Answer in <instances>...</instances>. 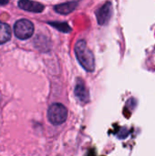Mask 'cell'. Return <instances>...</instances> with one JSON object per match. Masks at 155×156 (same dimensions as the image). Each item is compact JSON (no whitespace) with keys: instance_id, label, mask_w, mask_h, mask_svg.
Returning a JSON list of instances; mask_svg holds the SVG:
<instances>
[{"instance_id":"1","label":"cell","mask_w":155,"mask_h":156,"mask_svg":"<svg viewBox=\"0 0 155 156\" xmlns=\"http://www.w3.org/2000/svg\"><path fill=\"white\" fill-rule=\"evenodd\" d=\"M76 58L81 67L88 72L95 70V58L93 52L88 48L87 42L84 39H79L74 46Z\"/></svg>"},{"instance_id":"2","label":"cell","mask_w":155,"mask_h":156,"mask_svg":"<svg viewBox=\"0 0 155 156\" xmlns=\"http://www.w3.org/2000/svg\"><path fill=\"white\" fill-rule=\"evenodd\" d=\"M68 110L61 103H53L48 110V119L53 125H60L67 121Z\"/></svg>"},{"instance_id":"3","label":"cell","mask_w":155,"mask_h":156,"mask_svg":"<svg viewBox=\"0 0 155 156\" xmlns=\"http://www.w3.org/2000/svg\"><path fill=\"white\" fill-rule=\"evenodd\" d=\"M14 33L19 39H27L34 34V25L28 19H19L14 25Z\"/></svg>"},{"instance_id":"4","label":"cell","mask_w":155,"mask_h":156,"mask_svg":"<svg viewBox=\"0 0 155 156\" xmlns=\"http://www.w3.org/2000/svg\"><path fill=\"white\" fill-rule=\"evenodd\" d=\"M113 7L111 2H106L96 11V17L99 25H107L112 16Z\"/></svg>"},{"instance_id":"5","label":"cell","mask_w":155,"mask_h":156,"mask_svg":"<svg viewBox=\"0 0 155 156\" xmlns=\"http://www.w3.org/2000/svg\"><path fill=\"white\" fill-rule=\"evenodd\" d=\"M74 94L79 102H81V103L89 102L90 94H89V90H88L83 80L77 79L75 87H74Z\"/></svg>"},{"instance_id":"6","label":"cell","mask_w":155,"mask_h":156,"mask_svg":"<svg viewBox=\"0 0 155 156\" xmlns=\"http://www.w3.org/2000/svg\"><path fill=\"white\" fill-rule=\"evenodd\" d=\"M18 6L26 11L28 12H32V13H41L45 6L39 3V2H36V1H28V0H21L18 2Z\"/></svg>"},{"instance_id":"7","label":"cell","mask_w":155,"mask_h":156,"mask_svg":"<svg viewBox=\"0 0 155 156\" xmlns=\"http://www.w3.org/2000/svg\"><path fill=\"white\" fill-rule=\"evenodd\" d=\"M78 5H79V2L77 1L65 2V3H61V4L55 5L54 10L60 15H69L72 11H74V9L78 6Z\"/></svg>"},{"instance_id":"8","label":"cell","mask_w":155,"mask_h":156,"mask_svg":"<svg viewBox=\"0 0 155 156\" xmlns=\"http://www.w3.org/2000/svg\"><path fill=\"white\" fill-rule=\"evenodd\" d=\"M11 38V28L4 22L0 21V45L7 42Z\"/></svg>"},{"instance_id":"9","label":"cell","mask_w":155,"mask_h":156,"mask_svg":"<svg viewBox=\"0 0 155 156\" xmlns=\"http://www.w3.org/2000/svg\"><path fill=\"white\" fill-rule=\"evenodd\" d=\"M48 24H49L50 26H52L53 27L63 33H69L71 30L69 26L65 22H48Z\"/></svg>"},{"instance_id":"10","label":"cell","mask_w":155,"mask_h":156,"mask_svg":"<svg viewBox=\"0 0 155 156\" xmlns=\"http://www.w3.org/2000/svg\"><path fill=\"white\" fill-rule=\"evenodd\" d=\"M8 3V1H0V4L1 5H5V4H7Z\"/></svg>"}]
</instances>
